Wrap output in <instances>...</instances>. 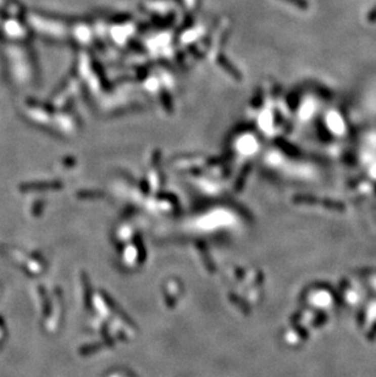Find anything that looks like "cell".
I'll list each match as a JSON object with an SVG mask.
<instances>
[]
</instances>
